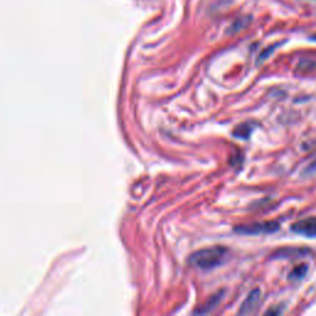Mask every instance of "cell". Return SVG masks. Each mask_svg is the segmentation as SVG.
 I'll use <instances>...</instances> for the list:
<instances>
[{"instance_id":"277c9868","label":"cell","mask_w":316,"mask_h":316,"mask_svg":"<svg viewBox=\"0 0 316 316\" xmlns=\"http://www.w3.org/2000/svg\"><path fill=\"white\" fill-rule=\"evenodd\" d=\"M292 231L306 237H316V217L300 220L292 225Z\"/></svg>"},{"instance_id":"ba28073f","label":"cell","mask_w":316,"mask_h":316,"mask_svg":"<svg viewBox=\"0 0 316 316\" xmlns=\"http://www.w3.org/2000/svg\"><path fill=\"white\" fill-rule=\"evenodd\" d=\"M306 272H308V266L306 265H299L298 267H295L294 269L290 272L289 278L292 281H297V279H301L305 277Z\"/></svg>"},{"instance_id":"7c38bea8","label":"cell","mask_w":316,"mask_h":316,"mask_svg":"<svg viewBox=\"0 0 316 316\" xmlns=\"http://www.w3.org/2000/svg\"><path fill=\"white\" fill-rule=\"evenodd\" d=\"M311 40H314V41H316V35H313V36H311Z\"/></svg>"},{"instance_id":"8fae6325","label":"cell","mask_w":316,"mask_h":316,"mask_svg":"<svg viewBox=\"0 0 316 316\" xmlns=\"http://www.w3.org/2000/svg\"><path fill=\"white\" fill-rule=\"evenodd\" d=\"M282 306H278V308H272V309H269V310H267L266 311V314H274V315H276V314H282Z\"/></svg>"},{"instance_id":"7a4b0ae2","label":"cell","mask_w":316,"mask_h":316,"mask_svg":"<svg viewBox=\"0 0 316 316\" xmlns=\"http://www.w3.org/2000/svg\"><path fill=\"white\" fill-rule=\"evenodd\" d=\"M281 225L277 221H265L253 222V224L238 225L235 227V233L241 235H265V233H273L278 231Z\"/></svg>"},{"instance_id":"3957f363","label":"cell","mask_w":316,"mask_h":316,"mask_svg":"<svg viewBox=\"0 0 316 316\" xmlns=\"http://www.w3.org/2000/svg\"><path fill=\"white\" fill-rule=\"evenodd\" d=\"M261 300H262L261 290L253 289L249 293V297L246 298V300L242 303L240 310H238V314H240V315H247V314L256 313L257 309H258V306H260L261 304Z\"/></svg>"},{"instance_id":"6da1fadb","label":"cell","mask_w":316,"mask_h":316,"mask_svg":"<svg viewBox=\"0 0 316 316\" xmlns=\"http://www.w3.org/2000/svg\"><path fill=\"white\" fill-rule=\"evenodd\" d=\"M226 253L227 249L221 246L199 249L190 256V263L200 269H213L224 262Z\"/></svg>"},{"instance_id":"9c48e42d","label":"cell","mask_w":316,"mask_h":316,"mask_svg":"<svg viewBox=\"0 0 316 316\" xmlns=\"http://www.w3.org/2000/svg\"><path fill=\"white\" fill-rule=\"evenodd\" d=\"M274 49H276V45H274V46H272V47H269V49L266 50V51H263L262 53H261L260 60H258V62H262V61H265L266 58H267V57L269 56V53H272V51H273V50H274Z\"/></svg>"},{"instance_id":"5b68a950","label":"cell","mask_w":316,"mask_h":316,"mask_svg":"<svg viewBox=\"0 0 316 316\" xmlns=\"http://www.w3.org/2000/svg\"><path fill=\"white\" fill-rule=\"evenodd\" d=\"M222 297H224V290H221V292H219V293H216L215 295H213V297H211L210 299H209L208 303H206L205 305L203 306V308L200 309V310H198L197 313H199V314L210 313V311L213 310V309H215L217 305H219V303L221 301Z\"/></svg>"},{"instance_id":"52a82bcc","label":"cell","mask_w":316,"mask_h":316,"mask_svg":"<svg viewBox=\"0 0 316 316\" xmlns=\"http://www.w3.org/2000/svg\"><path fill=\"white\" fill-rule=\"evenodd\" d=\"M251 19H252L251 17H238V19H236L235 21L233 22V25H231V27H230L229 33H238V31H241L242 29H245V27L249 24Z\"/></svg>"},{"instance_id":"8992f818","label":"cell","mask_w":316,"mask_h":316,"mask_svg":"<svg viewBox=\"0 0 316 316\" xmlns=\"http://www.w3.org/2000/svg\"><path fill=\"white\" fill-rule=\"evenodd\" d=\"M252 130H253V127H252L251 124L243 122V124H240L238 126L235 127V130H233V133L235 137L241 138V140H247V138L251 136Z\"/></svg>"},{"instance_id":"30bf717a","label":"cell","mask_w":316,"mask_h":316,"mask_svg":"<svg viewBox=\"0 0 316 316\" xmlns=\"http://www.w3.org/2000/svg\"><path fill=\"white\" fill-rule=\"evenodd\" d=\"M305 173L306 174H314L316 173V161H314L313 163H311L310 166H309L308 168L305 169Z\"/></svg>"}]
</instances>
